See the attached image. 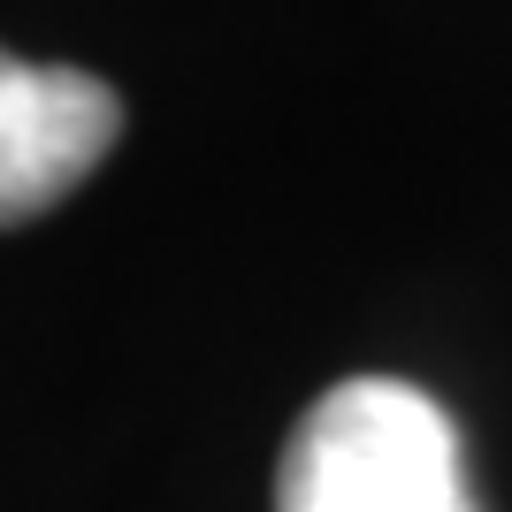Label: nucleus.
<instances>
[{
	"mask_svg": "<svg viewBox=\"0 0 512 512\" xmlns=\"http://www.w3.org/2000/svg\"><path fill=\"white\" fill-rule=\"evenodd\" d=\"M276 512H482L459 428L413 383L360 375L306 406L276 474Z\"/></svg>",
	"mask_w": 512,
	"mask_h": 512,
	"instance_id": "1",
	"label": "nucleus"
},
{
	"mask_svg": "<svg viewBox=\"0 0 512 512\" xmlns=\"http://www.w3.org/2000/svg\"><path fill=\"white\" fill-rule=\"evenodd\" d=\"M123 138V100L69 62H23L0 46V230L62 207Z\"/></svg>",
	"mask_w": 512,
	"mask_h": 512,
	"instance_id": "2",
	"label": "nucleus"
}]
</instances>
